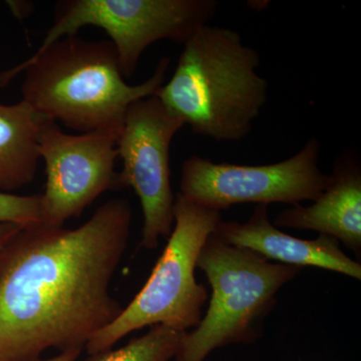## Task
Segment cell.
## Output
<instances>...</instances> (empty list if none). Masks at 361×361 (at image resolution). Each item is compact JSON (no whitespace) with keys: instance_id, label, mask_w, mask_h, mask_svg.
<instances>
[{"instance_id":"obj_2","label":"cell","mask_w":361,"mask_h":361,"mask_svg":"<svg viewBox=\"0 0 361 361\" xmlns=\"http://www.w3.org/2000/svg\"><path fill=\"white\" fill-rule=\"evenodd\" d=\"M169 66L170 59H161L149 80L130 85L125 82L111 42L68 35L2 71L0 87L23 73L21 101L39 115L78 134L121 133L130 104L155 96L165 84Z\"/></svg>"},{"instance_id":"obj_17","label":"cell","mask_w":361,"mask_h":361,"mask_svg":"<svg viewBox=\"0 0 361 361\" xmlns=\"http://www.w3.org/2000/svg\"><path fill=\"white\" fill-rule=\"evenodd\" d=\"M82 351L80 349H73V350L63 351V353H59V355L54 356V357L49 358V360H39L37 361H75Z\"/></svg>"},{"instance_id":"obj_4","label":"cell","mask_w":361,"mask_h":361,"mask_svg":"<svg viewBox=\"0 0 361 361\" xmlns=\"http://www.w3.org/2000/svg\"><path fill=\"white\" fill-rule=\"evenodd\" d=\"M197 268L205 273L212 295L200 323L185 334L175 361H205L217 348L255 341L276 304L278 291L301 270L271 262L212 234L199 254Z\"/></svg>"},{"instance_id":"obj_7","label":"cell","mask_w":361,"mask_h":361,"mask_svg":"<svg viewBox=\"0 0 361 361\" xmlns=\"http://www.w3.org/2000/svg\"><path fill=\"white\" fill-rule=\"evenodd\" d=\"M319 158L320 142L316 137L287 160L267 165L214 163L192 156L183 163L179 194L220 213L242 203L299 205L314 201L329 185V175L319 168Z\"/></svg>"},{"instance_id":"obj_14","label":"cell","mask_w":361,"mask_h":361,"mask_svg":"<svg viewBox=\"0 0 361 361\" xmlns=\"http://www.w3.org/2000/svg\"><path fill=\"white\" fill-rule=\"evenodd\" d=\"M40 223V195L18 196L0 192V224L27 226Z\"/></svg>"},{"instance_id":"obj_6","label":"cell","mask_w":361,"mask_h":361,"mask_svg":"<svg viewBox=\"0 0 361 361\" xmlns=\"http://www.w3.org/2000/svg\"><path fill=\"white\" fill-rule=\"evenodd\" d=\"M215 0H65L39 49L77 35L85 26L102 28L115 47L123 78L134 75L145 51L159 40L184 44L215 16Z\"/></svg>"},{"instance_id":"obj_3","label":"cell","mask_w":361,"mask_h":361,"mask_svg":"<svg viewBox=\"0 0 361 361\" xmlns=\"http://www.w3.org/2000/svg\"><path fill=\"white\" fill-rule=\"evenodd\" d=\"M260 56L231 28L204 25L183 44L172 78L155 96L193 133L217 142L250 134L268 99Z\"/></svg>"},{"instance_id":"obj_16","label":"cell","mask_w":361,"mask_h":361,"mask_svg":"<svg viewBox=\"0 0 361 361\" xmlns=\"http://www.w3.org/2000/svg\"><path fill=\"white\" fill-rule=\"evenodd\" d=\"M7 4H8L7 6L11 8L13 16H16V18H20V20L27 16L28 13L30 11V9H28V6H30L26 4V2L8 1Z\"/></svg>"},{"instance_id":"obj_15","label":"cell","mask_w":361,"mask_h":361,"mask_svg":"<svg viewBox=\"0 0 361 361\" xmlns=\"http://www.w3.org/2000/svg\"><path fill=\"white\" fill-rule=\"evenodd\" d=\"M23 228V226L16 224H0V252Z\"/></svg>"},{"instance_id":"obj_12","label":"cell","mask_w":361,"mask_h":361,"mask_svg":"<svg viewBox=\"0 0 361 361\" xmlns=\"http://www.w3.org/2000/svg\"><path fill=\"white\" fill-rule=\"evenodd\" d=\"M47 121L25 102L0 103V192L11 194L35 179Z\"/></svg>"},{"instance_id":"obj_1","label":"cell","mask_w":361,"mask_h":361,"mask_svg":"<svg viewBox=\"0 0 361 361\" xmlns=\"http://www.w3.org/2000/svg\"><path fill=\"white\" fill-rule=\"evenodd\" d=\"M132 208L111 199L75 229L23 227L0 257V361H37L47 349L82 350L123 308L110 285Z\"/></svg>"},{"instance_id":"obj_11","label":"cell","mask_w":361,"mask_h":361,"mask_svg":"<svg viewBox=\"0 0 361 361\" xmlns=\"http://www.w3.org/2000/svg\"><path fill=\"white\" fill-rule=\"evenodd\" d=\"M310 206L285 209L275 227L310 230L336 239L356 255L361 253V166L355 156L337 159L329 183Z\"/></svg>"},{"instance_id":"obj_10","label":"cell","mask_w":361,"mask_h":361,"mask_svg":"<svg viewBox=\"0 0 361 361\" xmlns=\"http://www.w3.org/2000/svg\"><path fill=\"white\" fill-rule=\"evenodd\" d=\"M213 236L229 245L255 252L277 264L322 268L361 279V265L341 250V243L326 235L302 240L282 232L271 222L267 205H256L245 223L221 220Z\"/></svg>"},{"instance_id":"obj_5","label":"cell","mask_w":361,"mask_h":361,"mask_svg":"<svg viewBox=\"0 0 361 361\" xmlns=\"http://www.w3.org/2000/svg\"><path fill=\"white\" fill-rule=\"evenodd\" d=\"M175 224L165 250L142 290L121 314L94 334L85 348L90 355L109 350L130 332L165 325L188 332L203 317L208 291L195 277L206 240L221 221V213L192 203L178 193Z\"/></svg>"},{"instance_id":"obj_13","label":"cell","mask_w":361,"mask_h":361,"mask_svg":"<svg viewBox=\"0 0 361 361\" xmlns=\"http://www.w3.org/2000/svg\"><path fill=\"white\" fill-rule=\"evenodd\" d=\"M185 334L165 325H154L145 336L135 337L123 348L101 351L85 361H169L179 351Z\"/></svg>"},{"instance_id":"obj_18","label":"cell","mask_w":361,"mask_h":361,"mask_svg":"<svg viewBox=\"0 0 361 361\" xmlns=\"http://www.w3.org/2000/svg\"><path fill=\"white\" fill-rule=\"evenodd\" d=\"M2 250H4V249H2ZM1 252H0V257H1Z\"/></svg>"},{"instance_id":"obj_8","label":"cell","mask_w":361,"mask_h":361,"mask_svg":"<svg viewBox=\"0 0 361 361\" xmlns=\"http://www.w3.org/2000/svg\"><path fill=\"white\" fill-rule=\"evenodd\" d=\"M184 123L156 96L130 104L116 142L123 169L120 188H132L144 214L141 245L155 249L169 238L175 224V199L171 186L170 148Z\"/></svg>"},{"instance_id":"obj_9","label":"cell","mask_w":361,"mask_h":361,"mask_svg":"<svg viewBox=\"0 0 361 361\" xmlns=\"http://www.w3.org/2000/svg\"><path fill=\"white\" fill-rule=\"evenodd\" d=\"M116 130L68 134L47 121L39 137L47 185L40 195V224L63 227L104 192L118 189Z\"/></svg>"}]
</instances>
